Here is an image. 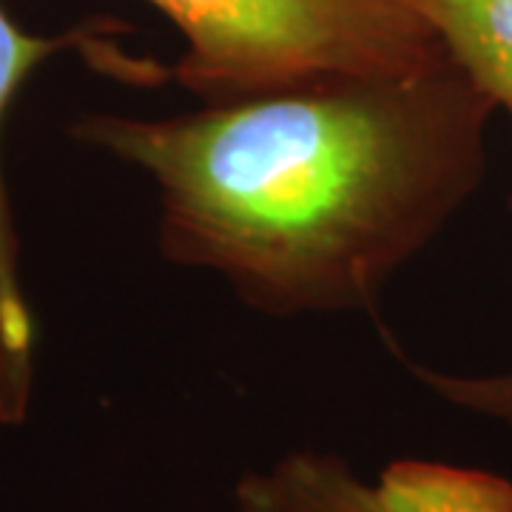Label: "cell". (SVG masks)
<instances>
[{
	"instance_id": "6da1fadb",
	"label": "cell",
	"mask_w": 512,
	"mask_h": 512,
	"mask_svg": "<svg viewBox=\"0 0 512 512\" xmlns=\"http://www.w3.org/2000/svg\"><path fill=\"white\" fill-rule=\"evenodd\" d=\"M495 106L456 60L336 72L72 137L143 171L160 251L268 316L370 311L476 194Z\"/></svg>"
},
{
	"instance_id": "7a4b0ae2",
	"label": "cell",
	"mask_w": 512,
	"mask_h": 512,
	"mask_svg": "<svg viewBox=\"0 0 512 512\" xmlns=\"http://www.w3.org/2000/svg\"><path fill=\"white\" fill-rule=\"evenodd\" d=\"M185 49L174 80L225 103L336 72H404L447 49L404 0H148Z\"/></svg>"
},
{
	"instance_id": "3957f363",
	"label": "cell",
	"mask_w": 512,
	"mask_h": 512,
	"mask_svg": "<svg viewBox=\"0 0 512 512\" xmlns=\"http://www.w3.org/2000/svg\"><path fill=\"white\" fill-rule=\"evenodd\" d=\"M77 35H35L9 15L0 0V424H20L32 396L35 325L20 276V242L3 177V128L29 77Z\"/></svg>"
},
{
	"instance_id": "277c9868",
	"label": "cell",
	"mask_w": 512,
	"mask_h": 512,
	"mask_svg": "<svg viewBox=\"0 0 512 512\" xmlns=\"http://www.w3.org/2000/svg\"><path fill=\"white\" fill-rule=\"evenodd\" d=\"M512 128V0H404Z\"/></svg>"
},
{
	"instance_id": "5b68a950",
	"label": "cell",
	"mask_w": 512,
	"mask_h": 512,
	"mask_svg": "<svg viewBox=\"0 0 512 512\" xmlns=\"http://www.w3.org/2000/svg\"><path fill=\"white\" fill-rule=\"evenodd\" d=\"M234 501V512H384L373 484L353 476L345 458L316 450L245 473Z\"/></svg>"
},
{
	"instance_id": "8992f818",
	"label": "cell",
	"mask_w": 512,
	"mask_h": 512,
	"mask_svg": "<svg viewBox=\"0 0 512 512\" xmlns=\"http://www.w3.org/2000/svg\"><path fill=\"white\" fill-rule=\"evenodd\" d=\"M373 493L384 512H512L510 478L441 461H393Z\"/></svg>"
},
{
	"instance_id": "52a82bcc",
	"label": "cell",
	"mask_w": 512,
	"mask_h": 512,
	"mask_svg": "<svg viewBox=\"0 0 512 512\" xmlns=\"http://www.w3.org/2000/svg\"><path fill=\"white\" fill-rule=\"evenodd\" d=\"M413 376L441 402L470 413L512 433V370L501 373H447L436 367L413 365Z\"/></svg>"
}]
</instances>
